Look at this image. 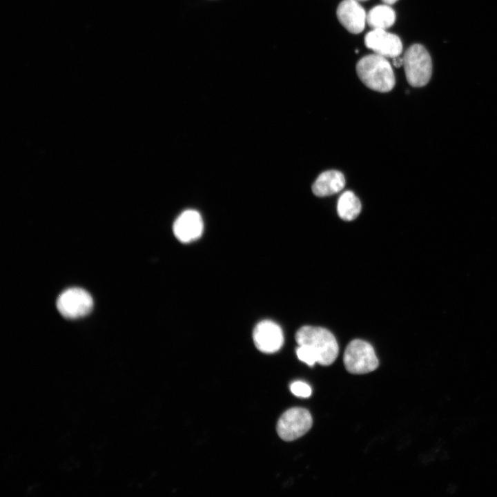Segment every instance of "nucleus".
Masks as SVG:
<instances>
[{"label":"nucleus","instance_id":"f257e3e1","mask_svg":"<svg viewBox=\"0 0 497 497\" xmlns=\"http://www.w3.org/2000/svg\"><path fill=\"white\" fill-rule=\"evenodd\" d=\"M356 72L361 81L369 88L387 92L396 83L392 67L386 57L377 54L361 58L356 64Z\"/></svg>","mask_w":497,"mask_h":497},{"label":"nucleus","instance_id":"f03ea898","mask_svg":"<svg viewBox=\"0 0 497 497\" xmlns=\"http://www.w3.org/2000/svg\"><path fill=\"white\" fill-rule=\"evenodd\" d=\"M298 345H306L317 354L318 363L323 366L331 364L337 358L339 348L334 335L322 327L304 326L295 333Z\"/></svg>","mask_w":497,"mask_h":497},{"label":"nucleus","instance_id":"7ed1b4c3","mask_svg":"<svg viewBox=\"0 0 497 497\" xmlns=\"http://www.w3.org/2000/svg\"><path fill=\"white\" fill-rule=\"evenodd\" d=\"M403 66L407 80L411 86L422 87L429 81L431 59L422 45L416 43L407 50L403 57Z\"/></svg>","mask_w":497,"mask_h":497},{"label":"nucleus","instance_id":"20e7f679","mask_svg":"<svg viewBox=\"0 0 497 497\" xmlns=\"http://www.w3.org/2000/svg\"><path fill=\"white\" fill-rule=\"evenodd\" d=\"M347 371L364 374L376 370L379 364L373 347L368 342L355 339L346 347L343 358Z\"/></svg>","mask_w":497,"mask_h":497},{"label":"nucleus","instance_id":"39448f33","mask_svg":"<svg viewBox=\"0 0 497 497\" xmlns=\"http://www.w3.org/2000/svg\"><path fill=\"white\" fill-rule=\"evenodd\" d=\"M312 424V416L307 409L300 407L291 408L278 419L277 433L284 441L295 440L308 432Z\"/></svg>","mask_w":497,"mask_h":497},{"label":"nucleus","instance_id":"423d86ee","mask_svg":"<svg viewBox=\"0 0 497 497\" xmlns=\"http://www.w3.org/2000/svg\"><path fill=\"white\" fill-rule=\"evenodd\" d=\"M92 296L81 288H69L63 291L57 300L58 311L68 319L84 317L92 311Z\"/></svg>","mask_w":497,"mask_h":497},{"label":"nucleus","instance_id":"0eeeda50","mask_svg":"<svg viewBox=\"0 0 497 497\" xmlns=\"http://www.w3.org/2000/svg\"><path fill=\"white\" fill-rule=\"evenodd\" d=\"M253 340L259 351L265 353H273L282 347L284 335L277 324L266 320L258 322L254 327Z\"/></svg>","mask_w":497,"mask_h":497},{"label":"nucleus","instance_id":"6e6552de","mask_svg":"<svg viewBox=\"0 0 497 497\" xmlns=\"http://www.w3.org/2000/svg\"><path fill=\"white\" fill-rule=\"evenodd\" d=\"M365 46L376 54L384 57H398L402 51L400 39L386 30L373 29L364 37Z\"/></svg>","mask_w":497,"mask_h":497},{"label":"nucleus","instance_id":"1a4fd4ad","mask_svg":"<svg viewBox=\"0 0 497 497\" xmlns=\"http://www.w3.org/2000/svg\"><path fill=\"white\" fill-rule=\"evenodd\" d=\"M203 220L195 210L183 211L175 220L173 226L175 237L182 243H189L199 238L203 233Z\"/></svg>","mask_w":497,"mask_h":497},{"label":"nucleus","instance_id":"9d476101","mask_svg":"<svg viewBox=\"0 0 497 497\" xmlns=\"http://www.w3.org/2000/svg\"><path fill=\"white\" fill-rule=\"evenodd\" d=\"M336 14L340 23L350 32L363 31L367 22L364 9L356 0H343L338 6Z\"/></svg>","mask_w":497,"mask_h":497},{"label":"nucleus","instance_id":"9b49d317","mask_svg":"<svg viewBox=\"0 0 497 497\" xmlns=\"http://www.w3.org/2000/svg\"><path fill=\"white\" fill-rule=\"evenodd\" d=\"M345 185L343 174L338 170L321 173L312 186L313 194L318 197L329 196L341 191Z\"/></svg>","mask_w":497,"mask_h":497},{"label":"nucleus","instance_id":"f8f14e48","mask_svg":"<svg viewBox=\"0 0 497 497\" xmlns=\"http://www.w3.org/2000/svg\"><path fill=\"white\" fill-rule=\"evenodd\" d=\"M395 20L394 10L387 4L372 8L367 14V23L373 29L386 30L393 25Z\"/></svg>","mask_w":497,"mask_h":497},{"label":"nucleus","instance_id":"ddd939ff","mask_svg":"<svg viewBox=\"0 0 497 497\" xmlns=\"http://www.w3.org/2000/svg\"><path fill=\"white\" fill-rule=\"evenodd\" d=\"M361 208L359 199L350 191L344 192L338 199L337 211L340 217L345 221L355 219L360 214Z\"/></svg>","mask_w":497,"mask_h":497},{"label":"nucleus","instance_id":"4468645a","mask_svg":"<svg viewBox=\"0 0 497 497\" xmlns=\"http://www.w3.org/2000/svg\"><path fill=\"white\" fill-rule=\"evenodd\" d=\"M296 354L298 359L309 366H313L316 362L318 363L319 359L315 352L309 346L298 345L296 349Z\"/></svg>","mask_w":497,"mask_h":497},{"label":"nucleus","instance_id":"2eb2a0df","mask_svg":"<svg viewBox=\"0 0 497 497\" xmlns=\"http://www.w3.org/2000/svg\"><path fill=\"white\" fill-rule=\"evenodd\" d=\"M290 389L293 394L302 398H307L311 395L310 386L302 381H295L290 385Z\"/></svg>","mask_w":497,"mask_h":497},{"label":"nucleus","instance_id":"dca6fc26","mask_svg":"<svg viewBox=\"0 0 497 497\" xmlns=\"http://www.w3.org/2000/svg\"><path fill=\"white\" fill-rule=\"evenodd\" d=\"M393 65L395 67H398V68H399V67H400L401 66L403 65V58H400V57H399V56H398V57H394V58H393Z\"/></svg>","mask_w":497,"mask_h":497},{"label":"nucleus","instance_id":"f3484780","mask_svg":"<svg viewBox=\"0 0 497 497\" xmlns=\"http://www.w3.org/2000/svg\"><path fill=\"white\" fill-rule=\"evenodd\" d=\"M398 0H382V1L387 5H392L395 3Z\"/></svg>","mask_w":497,"mask_h":497},{"label":"nucleus","instance_id":"a211bd4d","mask_svg":"<svg viewBox=\"0 0 497 497\" xmlns=\"http://www.w3.org/2000/svg\"><path fill=\"white\" fill-rule=\"evenodd\" d=\"M356 1H367V0H356Z\"/></svg>","mask_w":497,"mask_h":497}]
</instances>
